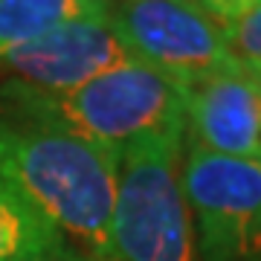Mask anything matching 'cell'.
Here are the masks:
<instances>
[{
    "label": "cell",
    "mask_w": 261,
    "mask_h": 261,
    "mask_svg": "<svg viewBox=\"0 0 261 261\" xmlns=\"http://www.w3.org/2000/svg\"><path fill=\"white\" fill-rule=\"evenodd\" d=\"M186 140L224 157L261 160V73L238 64L186 90Z\"/></svg>",
    "instance_id": "obj_7"
},
{
    "label": "cell",
    "mask_w": 261,
    "mask_h": 261,
    "mask_svg": "<svg viewBox=\"0 0 261 261\" xmlns=\"http://www.w3.org/2000/svg\"><path fill=\"white\" fill-rule=\"evenodd\" d=\"M47 261H84L82 255H61V258H47Z\"/></svg>",
    "instance_id": "obj_12"
},
{
    "label": "cell",
    "mask_w": 261,
    "mask_h": 261,
    "mask_svg": "<svg viewBox=\"0 0 261 261\" xmlns=\"http://www.w3.org/2000/svg\"><path fill=\"white\" fill-rule=\"evenodd\" d=\"M0 116L125 151L186 128V90L134 61L61 93L0 84Z\"/></svg>",
    "instance_id": "obj_2"
},
{
    "label": "cell",
    "mask_w": 261,
    "mask_h": 261,
    "mask_svg": "<svg viewBox=\"0 0 261 261\" xmlns=\"http://www.w3.org/2000/svg\"><path fill=\"white\" fill-rule=\"evenodd\" d=\"M61 255L75 252L9 180L0 177V261H47Z\"/></svg>",
    "instance_id": "obj_8"
},
{
    "label": "cell",
    "mask_w": 261,
    "mask_h": 261,
    "mask_svg": "<svg viewBox=\"0 0 261 261\" xmlns=\"http://www.w3.org/2000/svg\"><path fill=\"white\" fill-rule=\"evenodd\" d=\"M183 192L200 261H261V160L224 157L186 140Z\"/></svg>",
    "instance_id": "obj_5"
},
{
    "label": "cell",
    "mask_w": 261,
    "mask_h": 261,
    "mask_svg": "<svg viewBox=\"0 0 261 261\" xmlns=\"http://www.w3.org/2000/svg\"><path fill=\"white\" fill-rule=\"evenodd\" d=\"M183 3H197V0H183Z\"/></svg>",
    "instance_id": "obj_13"
},
{
    "label": "cell",
    "mask_w": 261,
    "mask_h": 261,
    "mask_svg": "<svg viewBox=\"0 0 261 261\" xmlns=\"http://www.w3.org/2000/svg\"><path fill=\"white\" fill-rule=\"evenodd\" d=\"M108 20L137 64L180 90L238 67L224 27L197 3L108 0Z\"/></svg>",
    "instance_id": "obj_4"
},
{
    "label": "cell",
    "mask_w": 261,
    "mask_h": 261,
    "mask_svg": "<svg viewBox=\"0 0 261 261\" xmlns=\"http://www.w3.org/2000/svg\"><path fill=\"white\" fill-rule=\"evenodd\" d=\"M197 6L212 20H218L221 27H229L238 18L250 15L252 9H258L261 0H197Z\"/></svg>",
    "instance_id": "obj_11"
},
{
    "label": "cell",
    "mask_w": 261,
    "mask_h": 261,
    "mask_svg": "<svg viewBox=\"0 0 261 261\" xmlns=\"http://www.w3.org/2000/svg\"><path fill=\"white\" fill-rule=\"evenodd\" d=\"M125 64H134V58L105 9V15L64 23L6 53L0 58V84L61 93Z\"/></svg>",
    "instance_id": "obj_6"
},
{
    "label": "cell",
    "mask_w": 261,
    "mask_h": 261,
    "mask_svg": "<svg viewBox=\"0 0 261 261\" xmlns=\"http://www.w3.org/2000/svg\"><path fill=\"white\" fill-rule=\"evenodd\" d=\"M224 32L232 56L238 58V64L261 73V6L252 9L250 15L238 18L235 23L224 27Z\"/></svg>",
    "instance_id": "obj_10"
},
{
    "label": "cell",
    "mask_w": 261,
    "mask_h": 261,
    "mask_svg": "<svg viewBox=\"0 0 261 261\" xmlns=\"http://www.w3.org/2000/svg\"><path fill=\"white\" fill-rule=\"evenodd\" d=\"M105 9L108 0H0V58L64 23L105 15Z\"/></svg>",
    "instance_id": "obj_9"
},
{
    "label": "cell",
    "mask_w": 261,
    "mask_h": 261,
    "mask_svg": "<svg viewBox=\"0 0 261 261\" xmlns=\"http://www.w3.org/2000/svg\"><path fill=\"white\" fill-rule=\"evenodd\" d=\"M122 151L0 116V177L84 261H108Z\"/></svg>",
    "instance_id": "obj_1"
},
{
    "label": "cell",
    "mask_w": 261,
    "mask_h": 261,
    "mask_svg": "<svg viewBox=\"0 0 261 261\" xmlns=\"http://www.w3.org/2000/svg\"><path fill=\"white\" fill-rule=\"evenodd\" d=\"M186 128L122 151L108 261H200L183 192Z\"/></svg>",
    "instance_id": "obj_3"
}]
</instances>
